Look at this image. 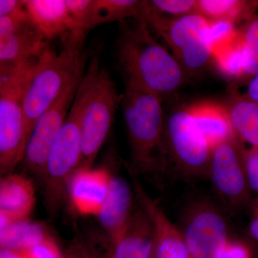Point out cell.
<instances>
[{
	"mask_svg": "<svg viewBox=\"0 0 258 258\" xmlns=\"http://www.w3.org/2000/svg\"><path fill=\"white\" fill-rule=\"evenodd\" d=\"M25 6L24 1L20 0H1L0 1V18L13 14Z\"/></svg>",
	"mask_w": 258,
	"mask_h": 258,
	"instance_id": "cell-30",
	"label": "cell"
},
{
	"mask_svg": "<svg viewBox=\"0 0 258 258\" xmlns=\"http://www.w3.org/2000/svg\"><path fill=\"white\" fill-rule=\"evenodd\" d=\"M219 71L228 79L244 81L246 69V55L240 37L234 45L212 56Z\"/></svg>",
	"mask_w": 258,
	"mask_h": 258,
	"instance_id": "cell-23",
	"label": "cell"
},
{
	"mask_svg": "<svg viewBox=\"0 0 258 258\" xmlns=\"http://www.w3.org/2000/svg\"><path fill=\"white\" fill-rule=\"evenodd\" d=\"M30 19L48 42L58 37L67 40L76 28L66 0H24Z\"/></svg>",
	"mask_w": 258,
	"mask_h": 258,
	"instance_id": "cell-16",
	"label": "cell"
},
{
	"mask_svg": "<svg viewBox=\"0 0 258 258\" xmlns=\"http://www.w3.org/2000/svg\"><path fill=\"white\" fill-rule=\"evenodd\" d=\"M49 46L32 20L0 39V69H10L38 58Z\"/></svg>",
	"mask_w": 258,
	"mask_h": 258,
	"instance_id": "cell-15",
	"label": "cell"
},
{
	"mask_svg": "<svg viewBox=\"0 0 258 258\" xmlns=\"http://www.w3.org/2000/svg\"><path fill=\"white\" fill-rule=\"evenodd\" d=\"M219 258H251V253L245 244L229 240Z\"/></svg>",
	"mask_w": 258,
	"mask_h": 258,
	"instance_id": "cell-29",
	"label": "cell"
},
{
	"mask_svg": "<svg viewBox=\"0 0 258 258\" xmlns=\"http://www.w3.org/2000/svg\"><path fill=\"white\" fill-rule=\"evenodd\" d=\"M244 149L242 142L234 137L212 151L208 176L217 192L233 205L244 203L250 191L244 167Z\"/></svg>",
	"mask_w": 258,
	"mask_h": 258,
	"instance_id": "cell-11",
	"label": "cell"
},
{
	"mask_svg": "<svg viewBox=\"0 0 258 258\" xmlns=\"http://www.w3.org/2000/svg\"><path fill=\"white\" fill-rule=\"evenodd\" d=\"M34 185L26 176L10 174L0 182L1 226L26 221L35 205Z\"/></svg>",
	"mask_w": 258,
	"mask_h": 258,
	"instance_id": "cell-14",
	"label": "cell"
},
{
	"mask_svg": "<svg viewBox=\"0 0 258 258\" xmlns=\"http://www.w3.org/2000/svg\"><path fill=\"white\" fill-rule=\"evenodd\" d=\"M223 106L236 137L251 147L258 148V103L233 92Z\"/></svg>",
	"mask_w": 258,
	"mask_h": 258,
	"instance_id": "cell-19",
	"label": "cell"
},
{
	"mask_svg": "<svg viewBox=\"0 0 258 258\" xmlns=\"http://www.w3.org/2000/svg\"><path fill=\"white\" fill-rule=\"evenodd\" d=\"M148 4L154 11L166 16H184L196 13L197 0H152Z\"/></svg>",
	"mask_w": 258,
	"mask_h": 258,
	"instance_id": "cell-26",
	"label": "cell"
},
{
	"mask_svg": "<svg viewBox=\"0 0 258 258\" xmlns=\"http://www.w3.org/2000/svg\"><path fill=\"white\" fill-rule=\"evenodd\" d=\"M241 42L246 55L244 81L258 74V14H254L240 28Z\"/></svg>",
	"mask_w": 258,
	"mask_h": 258,
	"instance_id": "cell-24",
	"label": "cell"
},
{
	"mask_svg": "<svg viewBox=\"0 0 258 258\" xmlns=\"http://www.w3.org/2000/svg\"><path fill=\"white\" fill-rule=\"evenodd\" d=\"M84 39L70 36L57 52L50 46L40 56L25 96V125L30 138L40 115L55 101L80 70L86 67Z\"/></svg>",
	"mask_w": 258,
	"mask_h": 258,
	"instance_id": "cell-3",
	"label": "cell"
},
{
	"mask_svg": "<svg viewBox=\"0 0 258 258\" xmlns=\"http://www.w3.org/2000/svg\"><path fill=\"white\" fill-rule=\"evenodd\" d=\"M0 258H26L23 252L10 250V249H2Z\"/></svg>",
	"mask_w": 258,
	"mask_h": 258,
	"instance_id": "cell-33",
	"label": "cell"
},
{
	"mask_svg": "<svg viewBox=\"0 0 258 258\" xmlns=\"http://www.w3.org/2000/svg\"><path fill=\"white\" fill-rule=\"evenodd\" d=\"M258 2L246 0H197L196 13L211 21L225 20L238 25L253 16Z\"/></svg>",
	"mask_w": 258,
	"mask_h": 258,
	"instance_id": "cell-20",
	"label": "cell"
},
{
	"mask_svg": "<svg viewBox=\"0 0 258 258\" xmlns=\"http://www.w3.org/2000/svg\"><path fill=\"white\" fill-rule=\"evenodd\" d=\"M138 18L169 45L186 75L198 72L212 60L210 21L198 13L177 18L166 16L154 11L147 1H143Z\"/></svg>",
	"mask_w": 258,
	"mask_h": 258,
	"instance_id": "cell-6",
	"label": "cell"
},
{
	"mask_svg": "<svg viewBox=\"0 0 258 258\" xmlns=\"http://www.w3.org/2000/svg\"><path fill=\"white\" fill-rule=\"evenodd\" d=\"M84 74L85 68H83L40 115L34 126L22 162L37 177L43 179L51 149L66 121Z\"/></svg>",
	"mask_w": 258,
	"mask_h": 258,
	"instance_id": "cell-9",
	"label": "cell"
},
{
	"mask_svg": "<svg viewBox=\"0 0 258 258\" xmlns=\"http://www.w3.org/2000/svg\"><path fill=\"white\" fill-rule=\"evenodd\" d=\"M249 233L254 240L258 241V198L252 206V216L249 225Z\"/></svg>",
	"mask_w": 258,
	"mask_h": 258,
	"instance_id": "cell-31",
	"label": "cell"
},
{
	"mask_svg": "<svg viewBox=\"0 0 258 258\" xmlns=\"http://www.w3.org/2000/svg\"><path fill=\"white\" fill-rule=\"evenodd\" d=\"M89 81L86 73L72 106L47 159L43 183L48 211L55 213L79 169L82 154V119L87 102Z\"/></svg>",
	"mask_w": 258,
	"mask_h": 258,
	"instance_id": "cell-5",
	"label": "cell"
},
{
	"mask_svg": "<svg viewBox=\"0 0 258 258\" xmlns=\"http://www.w3.org/2000/svg\"><path fill=\"white\" fill-rule=\"evenodd\" d=\"M163 100L143 88L125 83L120 105L134 165L140 171L153 170L164 164L168 154L164 142Z\"/></svg>",
	"mask_w": 258,
	"mask_h": 258,
	"instance_id": "cell-2",
	"label": "cell"
},
{
	"mask_svg": "<svg viewBox=\"0 0 258 258\" xmlns=\"http://www.w3.org/2000/svg\"><path fill=\"white\" fill-rule=\"evenodd\" d=\"M40 57L16 67L0 69V171L8 174L23 161L28 143L25 96Z\"/></svg>",
	"mask_w": 258,
	"mask_h": 258,
	"instance_id": "cell-4",
	"label": "cell"
},
{
	"mask_svg": "<svg viewBox=\"0 0 258 258\" xmlns=\"http://www.w3.org/2000/svg\"><path fill=\"white\" fill-rule=\"evenodd\" d=\"M244 163L249 189L258 193V148L244 149Z\"/></svg>",
	"mask_w": 258,
	"mask_h": 258,
	"instance_id": "cell-27",
	"label": "cell"
},
{
	"mask_svg": "<svg viewBox=\"0 0 258 258\" xmlns=\"http://www.w3.org/2000/svg\"><path fill=\"white\" fill-rule=\"evenodd\" d=\"M111 179V174L103 169H78L68 188L75 210L83 215L98 216L108 197Z\"/></svg>",
	"mask_w": 258,
	"mask_h": 258,
	"instance_id": "cell-13",
	"label": "cell"
},
{
	"mask_svg": "<svg viewBox=\"0 0 258 258\" xmlns=\"http://www.w3.org/2000/svg\"><path fill=\"white\" fill-rule=\"evenodd\" d=\"M209 21V41L212 56L240 40V28L235 23L225 20Z\"/></svg>",
	"mask_w": 258,
	"mask_h": 258,
	"instance_id": "cell-25",
	"label": "cell"
},
{
	"mask_svg": "<svg viewBox=\"0 0 258 258\" xmlns=\"http://www.w3.org/2000/svg\"><path fill=\"white\" fill-rule=\"evenodd\" d=\"M164 142L168 154L184 172L208 176L213 149L195 125L189 106L164 118Z\"/></svg>",
	"mask_w": 258,
	"mask_h": 258,
	"instance_id": "cell-8",
	"label": "cell"
},
{
	"mask_svg": "<svg viewBox=\"0 0 258 258\" xmlns=\"http://www.w3.org/2000/svg\"><path fill=\"white\" fill-rule=\"evenodd\" d=\"M181 232L191 258H219L229 242L223 217L206 203H195L189 209Z\"/></svg>",
	"mask_w": 258,
	"mask_h": 258,
	"instance_id": "cell-10",
	"label": "cell"
},
{
	"mask_svg": "<svg viewBox=\"0 0 258 258\" xmlns=\"http://www.w3.org/2000/svg\"><path fill=\"white\" fill-rule=\"evenodd\" d=\"M48 237L43 226L28 220L1 226L2 249L25 252Z\"/></svg>",
	"mask_w": 258,
	"mask_h": 258,
	"instance_id": "cell-21",
	"label": "cell"
},
{
	"mask_svg": "<svg viewBox=\"0 0 258 258\" xmlns=\"http://www.w3.org/2000/svg\"><path fill=\"white\" fill-rule=\"evenodd\" d=\"M89 81L82 119V154L79 169H91L113 124L122 95L109 73L101 67L99 55H93L86 72Z\"/></svg>",
	"mask_w": 258,
	"mask_h": 258,
	"instance_id": "cell-7",
	"label": "cell"
},
{
	"mask_svg": "<svg viewBox=\"0 0 258 258\" xmlns=\"http://www.w3.org/2000/svg\"><path fill=\"white\" fill-rule=\"evenodd\" d=\"M132 193L126 181L112 176L109 191L98 220L114 244L121 238L132 217Z\"/></svg>",
	"mask_w": 258,
	"mask_h": 258,
	"instance_id": "cell-17",
	"label": "cell"
},
{
	"mask_svg": "<svg viewBox=\"0 0 258 258\" xmlns=\"http://www.w3.org/2000/svg\"><path fill=\"white\" fill-rule=\"evenodd\" d=\"M120 23L117 55L126 83L160 97L163 101L184 84L186 74L174 56L153 37L142 19Z\"/></svg>",
	"mask_w": 258,
	"mask_h": 258,
	"instance_id": "cell-1",
	"label": "cell"
},
{
	"mask_svg": "<svg viewBox=\"0 0 258 258\" xmlns=\"http://www.w3.org/2000/svg\"><path fill=\"white\" fill-rule=\"evenodd\" d=\"M189 108L195 125L212 149L236 137L223 104L202 101Z\"/></svg>",
	"mask_w": 258,
	"mask_h": 258,
	"instance_id": "cell-18",
	"label": "cell"
},
{
	"mask_svg": "<svg viewBox=\"0 0 258 258\" xmlns=\"http://www.w3.org/2000/svg\"><path fill=\"white\" fill-rule=\"evenodd\" d=\"M244 95L251 101L258 103V74L249 80L247 91Z\"/></svg>",
	"mask_w": 258,
	"mask_h": 258,
	"instance_id": "cell-32",
	"label": "cell"
},
{
	"mask_svg": "<svg viewBox=\"0 0 258 258\" xmlns=\"http://www.w3.org/2000/svg\"><path fill=\"white\" fill-rule=\"evenodd\" d=\"M143 1L138 0H93L91 28L111 22H124L138 18Z\"/></svg>",
	"mask_w": 258,
	"mask_h": 258,
	"instance_id": "cell-22",
	"label": "cell"
},
{
	"mask_svg": "<svg viewBox=\"0 0 258 258\" xmlns=\"http://www.w3.org/2000/svg\"><path fill=\"white\" fill-rule=\"evenodd\" d=\"M133 181L139 202L152 221L155 244L154 258H191L181 230L148 195L139 180L133 176Z\"/></svg>",
	"mask_w": 258,
	"mask_h": 258,
	"instance_id": "cell-12",
	"label": "cell"
},
{
	"mask_svg": "<svg viewBox=\"0 0 258 258\" xmlns=\"http://www.w3.org/2000/svg\"><path fill=\"white\" fill-rule=\"evenodd\" d=\"M26 258H62L57 244L50 237L23 252Z\"/></svg>",
	"mask_w": 258,
	"mask_h": 258,
	"instance_id": "cell-28",
	"label": "cell"
}]
</instances>
